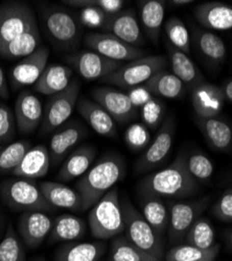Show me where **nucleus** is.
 Returning <instances> with one entry per match:
<instances>
[{"label": "nucleus", "mask_w": 232, "mask_h": 261, "mask_svg": "<svg viewBox=\"0 0 232 261\" xmlns=\"http://www.w3.org/2000/svg\"><path fill=\"white\" fill-rule=\"evenodd\" d=\"M34 261H45L44 259H41V258H39V259H36V260H34Z\"/></svg>", "instance_id": "4d7b16f0"}, {"label": "nucleus", "mask_w": 232, "mask_h": 261, "mask_svg": "<svg viewBox=\"0 0 232 261\" xmlns=\"http://www.w3.org/2000/svg\"><path fill=\"white\" fill-rule=\"evenodd\" d=\"M155 97H165L175 99L181 97L185 92L184 83L173 72L162 70L156 73L143 84Z\"/></svg>", "instance_id": "72a5a7b5"}, {"label": "nucleus", "mask_w": 232, "mask_h": 261, "mask_svg": "<svg viewBox=\"0 0 232 261\" xmlns=\"http://www.w3.org/2000/svg\"><path fill=\"white\" fill-rule=\"evenodd\" d=\"M80 90L81 83L78 80H72L65 90L48 98L41 124V135L54 133L56 129L69 120L76 107Z\"/></svg>", "instance_id": "6e6552de"}, {"label": "nucleus", "mask_w": 232, "mask_h": 261, "mask_svg": "<svg viewBox=\"0 0 232 261\" xmlns=\"http://www.w3.org/2000/svg\"><path fill=\"white\" fill-rule=\"evenodd\" d=\"M166 48L173 73L180 79L185 86L194 89L195 87L205 82L201 71L186 54L175 48L170 43L166 44Z\"/></svg>", "instance_id": "c756f323"}, {"label": "nucleus", "mask_w": 232, "mask_h": 261, "mask_svg": "<svg viewBox=\"0 0 232 261\" xmlns=\"http://www.w3.org/2000/svg\"><path fill=\"white\" fill-rule=\"evenodd\" d=\"M64 61L68 64V67L86 81L101 80L125 64L112 61L90 49L69 54L64 57Z\"/></svg>", "instance_id": "9b49d317"}, {"label": "nucleus", "mask_w": 232, "mask_h": 261, "mask_svg": "<svg viewBox=\"0 0 232 261\" xmlns=\"http://www.w3.org/2000/svg\"><path fill=\"white\" fill-rule=\"evenodd\" d=\"M106 251V245L94 243H70L62 246L55 256V261H99Z\"/></svg>", "instance_id": "2f4dec72"}, {"label": "nucleus", "mask_w": 232, "mask_h": 261, "mask_svg": "<svg viewBox=\"0 0 232 261\" xmlns=\"http://www.w3.org/2000/svg\"><path fill=\"white\" fill-rule=\"evenodd\" d=\"M141 214L144 220L150 224L155 232L163 237L168 228L170 222V211L164 202L159 198L142 197L140 203Z\"/></svg>", "instance_id": "f704fd0d"}, {"label": "nucleus", "mask_w": 232, "mask_h": 261, "mask_svg": "<svg viewBox=\"0 0 232 261\" xmlns=\"http://www.w3.org/2000/svg\"><path fill=\"white\" fill-rule=\"evenodd\" d=\"M88 222L97 239H109L124 232L123 214L117 187H113L90 209Z\"/></svg>", "instance_id": "20e7f679"}, {"label": "nucleus", "mask_w": 232, "mask_h": 261, "mask_svg": "<svg viewBox=\"0 0 232 261\" xmlns=\"http://www.w3.org/2000/svg\"><path fill=\"white\" fill-rule=\"evenodd\" d=\"M225 241H226L228 249L232 252V228L226 231V233H225Z\"/></svg>", "instance_id": "864d4df0"}, {"label": "nucleus", "mask_w": 232, "mask_h": 261, "mask_svg": "<svg viewBox=\"0 0 232 261\" xmlns=\"http://www.w3.org/2000/svg\"><path fill=\"white\" fill-rule=\"evenodd\" d=\"M213 215L223 223H232V187L226 189L212 207Z\"/></svg>", "instance_id": "de8ad7c7"}, {"label": "nucleus", "mask_w": 232, "mask_h": 261, "mask_svg": "<svg viewBox=\"0 0 232 261\" xmlns=\"http://www.w3.org/2000/svg\"><path fill=\"white\" fill-rule=\"evenodd\" d=\"M171 4L175 7H183L189 4H194V2L193 0H173V2H171Z\"/></svg>", "instance_id": "5fc2aeb1"}, {"label": "nucleus", "mask_w": 232, "mask_h": 261, "mask_svg": "<svg viewBox=\"0 0 232 261\" xmlns=\"http://www.w3.org/2000/svg\"><path fill=\"white\" fill-rule=\"evenodd\" d=\"M110 16H108L104 11H101L98 7L92 6L83 8L80 11L79 14V21L80 23L83 24L84 27H86L88 29H104V27L106 25L107 21Z\"/></svg>", "instance_id": "a18cd8bd"}, {"label": "nucleus", "mask_w": 232, "mask_h": 261, "mask_svg": "<svg viewBox=\"0 0 232 261\" xmlns=\"http://www.w3.org/2000/svg\"><path fill=\"white\" fill-rule=\"evenodd\" d=\"M164 31L168 39L167 43L186 55L191 53V37L181 19L176 17L168 19L164 24Z\"/></svg>", "instance_id": "ea45409f"}, {"label": "nucleus", "mask_w": 232, "mask_h": 261, "mask_svg": "<svg viewBox=\"0 0 232 261\" xmlns=\"http://www.w3.org/2000/svg\"><path fill=\"white\" fill-rule=\"evenodd\" d=\"M195 17L205 29L229 31L232 29V6L224 3H204L196 7Z\"/></svg>", "instance_id": "b1692460"}, {"label": "nucleus", "mask_w": 232, "mask_h": 261, "mask_svg": "<svg viewBox=\"0 0 232 261\" xmlns=\"http://www.w3.org/2000/svg\"><path fill=\"white\" fill-rule=\"evenodd\" d=\"M126 173L125 160L117 153L105 154L76 182L82 199V212L91 209L105 194L122 181Z\"/></svg>", "instance_id": "f03ea898"}, {"label": "nucleus", "mask_w": 232, "mask_h": 261, "mask_svg": "<svg viewBox=\"0 0 232 261\" xmlns=\"http://www.w3.org/2000/svg\"><path fill=\"white\" fill-rule=\"evenodd\" d=\"M166 66L167 60L164 56H145L124 64L119 69L101 79V82L122 89H132L143 85L156 73L165 70Z\"/></svg>", "instance_id": "0eeeda50"}, {"label": "nucleus", "mask_w": 232, "mask_h": 261, "mask_svg": "<svg viewBox=\"0 0 232 261\" xmlns=\"http://www.w3.org/2000/svg\"><path fill=\"white\" fill-rule=\"evenodd\" d=\"M109 261H163L145 253L125 235H117L111 244Z\"/></svg>", "instance_id": "e433bc0d"}, {"label": "nucleus", "mask_w": 232, "mask_h": 261, "mask_svg": "<svg viewBox=\"0 0 232 261\" xmlns=\"http://www.w3.org/2000/svg\"><path fill=\"white\" fill-rule=\"evenodd\" d=\"M93 4L108 16H114L122 11L125 2L123 0H93Z\"/></svg>", "instance_id": "8fccbe9b"}, {"label": "nucleus", "mask_w": 232, "mask_h": 261, "mask_svg": "<svg viewBox=\"0 0 232 261\" xmlns=\"http://www.w3.org/2000/svg\"><path fill=\"white\" fill-rule=\"evenodd\" d=\"M16 118L11 108L0 102V145L10 142L16 134Z\"/></svg>", "instance_id": "49530a36"}, {"label": "nucleus", "mask_w": 232, "mask_h": 261, "mask_svg": "<svg viewBox=\"0 0 232 261\" xmlns=\"http://www.w3.org/2000/svg\"><path fill=\"white\" fill-rule=\"evenodd\" d=\"M49 50L39 47L34 54L18 62L11 71V84L14 89L35 85L47 66Z\"/></svg>", "instance_id": "dca6fc26"}, {"label": "nucleus", "mask_w": 232, "mask_h": 261, "mask_svg": "<svg viewBox=\"0 0 232 261\" xmlns=\"http://www.w3.org/2000/svg\"><path fill=\"white\" fill-rule=\"evenodd\" d=\"M54 220L43 211H28L20 215L18 232L29 248H38L53 229Z\"/></svg>", "instance_id": "a211bd4d"}, {"label": "nucleus", "mask_w": 232, "mask_h": 261, "mask_svg": "<svg viewBox=\"0 0 232 261\" xmlns=\"http://www.w3.org/2000/svg\"><path fill=\"white\" fill-rule=\"evenodd\" d=\"M120 204L123 214L125 236L131 243L145 253L163 260L165 254L162 242L163 237L155 232L128 199L123 198Z\"/></svg>", "instance_id": "423d86ee"}, {"label": "nucleus", "mask_w": 232, "mask_h": 261, "mask_svg": "<svg viewBox=\"0 0 232 261\" xmlns=\"http://www.w3.org/2000/svg\"><path fill=\"white\" fill-rule=\"evenodd\" d=\"M132 102V105L136 109H140L143 107L147 101H150L155 96L147 90L144 85H140L137 87H134L132 89H129V92L126 93Z\"/></svg>", "instance_id": "09e8293b"}, {"label": "nucleus", "mask_w": 232, "mask_h": 261, "mask_svg": "<svg viewBox=\"0 0 232 261\" xmlns=\"http://www.w3.org/2000/svg\"><path fill=\"white\" fill-rule=\"evenodd\" d=\"M39 187L44 199L53 207L82 212V199L76 190L62 183L50 181L41 182Z\"/></svg>", "instance_id": "bb28decb"}, {"label": "nucleus", "mask_w": 232, "mask_h": 261, "mask_svg": "<svg viewBox=\"0 0 232 261\" xmlns=\"http://www.w3.org/2000/svg\"><path fill=\"white\" fill-rule=\"evenodd\" d=\"M165 103L158 97L152 98L140 108V117L142 123L151 129L159 128L164 121Z\"/></svg>", "instance_id": "37998d69"}, {"label": "nucleus", "mask_w": 232, "mask_h": 261, "mask_svg": "<svg viewBox=\"0 0 232 261\" xmlns=\"http://www.w3.org/2000/svg\"><path fill=\"white\" fill-rule=\"evenodd\" d=\"M17 129L21 134H31L42 124L44 108L41 100L30 90H22L15 102Z\"/></svg>", "instance_id": "f3484780"}, {"label": "nucleus", "mask_w": 232, "mask_h": 261, "mask_svg": "<svg viewBox=\"0 0 232 261\" xmlns=\"http://www.w3.org/2000/svg\"><path fill=\"white\" fill-rule=\"evenodd\" d=\"M196 123L202 132L206 142L214 149L226 151L232 145V127L224 119L217 117H196Z\"/></svg>", "instance_id": "393cba45"}, {"label": "nucleus", "mask_w": 232, "mask_h": 261, "mask_svg": "<svg viewBox=\"0 0 232 261\" xmlns=\"http://www.w3.org/2000/svg\"><path fill=\"white\" fill-rule=\"evenodd\" d=\"M220 249L219 244L209 249L181 244L168 250L164 254L163 261H216Z\"/></svg>", "instance_id": "c9c22d12"}, {"label": "nucleus", "mask_w": 232, "mask_h": 261, "mask_svg": "<svg viewBox=\"0 0 232 261\" xmlns=\"http://www.w3.org/2000/svg\"><path fill=\"white\" fill-rule=\"evenodd\" d=\"M73 70L62 64L47 65L43 73L34 85V89L40 94L55 95L65 90L71 83Z\"/></svg>", "instance_id": "a878e982"}, {"label": "nucleus", "mask_w": 232, "mask_h": 261, "mask_svg": "<svg viewBox=\"0 0 232 261\" xmlns=\"http://www.w3.org/2000/svg\"><path fill=\"white\" fill-rule=\"evenodd\" d=\"M186 166L191 176L201 183L210 181L214 175V164L207 156L201 151H193L186 155Z\"/></svg>", "instance_id": "a19ab883"}, {"label": "nucleus", "mask_w": 232, "mask_h": 261, "mask_svg": "<svg viewBox=\"0 0 232 261\" xmlns=\"http://www.w3.org/2000/svg\"><path fill=\"white\" fill-rule=\"evenodd\" d=\"M96 156V149L91 144H82L75 147L63 161L57 179L60 182H69L80 178L88 171Z\"/></svg>", "instance_id": "4be33fe9"}, {"label": "nucleus", "mask_w": 232, "mask_h": 261, "mask_svg": "<svg viewBox=\"0 0 232 261\" xmlns=\"http://www.w3.org/2000/svg\"><path fill=\"white\" fill-rule=\"evenodd\" d=\"M215 230L210 221L204 216L199 217L188 230L183 244L200 249H209L216 245Z\"/></svg>", "instance_id": "4c0bfd02"}, {"label": "nucleus", "mask_w": 232, "mask_h": 261, "mask_svg": "<svg viewBox=\"0 0 232 261\" xmlns=\"http://www.w3.org/2000/svg\"><path fill=\"white\" fill-rule=\"evenodd\" d=\"M87 225L81 217L73 214H61L54 220L50 242H72L86 235Z\"/></svg>", "instance_id": "7c9ffc66"}, {"label": "nucleus", "mask_w": 232, "mask_h": 261, "mask_svg": "<svg viewBox=\"0 0 232 261\" xmlns=\"http://www.w3.org/2000/svg\"><path fill=\"white\" fill-rule=\"evenodd\" d=\"M225 96L222 88L210 83H202L193 89L192 103L198 117H217L223 110Z\"/></svg>", "instance_id": "aec40b11"}, {"label": "nucleus", "mask_w": 232, "mask_h": 261, "mask_svg": "<svg viewBox=\"0 0 232 261\" xmlns=\"http://www.w3.org/2000/svg\"><path fill=\"white\" fill-rule=\"evenodd\" d=\"M152 136L149 128L143 123L135 122L126 128L124 133V142L132 150L139 151L149 146Z\"/></svg>", "instance_id": "c03bdc74"}, {"label": "nucleus", "mask_w": 232, "mask_h": 261, "mask_svg": "<svg viewBox=\"0 0 232 261\" xmlns=\"http://www.w3.org/2000/svg\"><path fill=\"white\" fill-rule=\"evenodd\" d=\"M175 130L176 123L174 116H167L143 155L137 160L135 170L138 173L152 170L164 161L172 149Z\"/></svg>", "instance_id": "ddd939ff"}, {"label": "nucleus", "mask_w": 232, "mask_h": 261, "mask_svg": "<svg viewBox=\"0 0 232 261\" xmlns=\"http://www.w3.org/2000/svg\"><path fill=\"white\" fill-rule=\"evenodd\" d=\"M194 39L201 55L214 66L222 65L227 57V48L224 41L216 34L195 29Z\"/></svg>", "instance_id": "473e14b6"}, {"label": "nucleus", "mask_w": 232, "mask_h": 261, "mask_svg": "<svg viewBox=\"0 0 232 261\" xmlns=\"http://www.w3.org/2000/svg\"><path fill=\"white\" fill-rule=\"evenodd\" d=\"M41 35L38 23L33 24L27 32L18 36L3 48H0V58L6 60L24 59L41 47Z\"/></svg>", "instance_id": "cd10ccee"}, {"label": "nucleus", "mask_w": 232, "mask_h": 261, "mask_svg": "<svg viewBox=\"0 0 232 261\" xmlns=\"http://www.w3.org/2000/svg\"><path fill=\"white\" fill-rule=\"evenodd\" d=\"M76 109L80 115L95 133L107 138L117 136L116 122L100 105L87 97H80L76 102Z\"/></svg>", "instance_id": "412c9836"}, {"label": "nucleus", "mask_w": 232, "mask_h": 261, "mask_svg": "<svg viewBox=\"0 0 232 261\" xmlns=\"http://www.w3.org/2000/svg\"><path fill=\"white\" fill-rule=\"evenodd\" d=\"M221 88L224 93L225 99L232 103V79L229 80L226 84H224V86L221 87Z\"/></svg>", "instance_id": "603ef678"}, {"label": "nucleus", "mask_w": 232, "mask_h": 261, "mask_svg": "<svg viewBox=\"0 0 232 261\" xmlns=\"http://www.w3.org/2000/svg\"><path fill=\"white\" fill-rule=\"evenodd\" d=\"M137 189L141 197L183 199L197 193L199 185L188 172L186 154L181 151L171 165L141 180Z\"/></svg>", "instance_id": "f257e3e1"}, {"label": "nucleus", "mask_w": 232, "mask_h": 261, "mask_svg": "<svg viewBox=\"0 0 232 261\" xmlns=\"http://www.w3.org/2000/svg\"><path fill=\"white\" fill-rule=\"evenodd\" d=\"M209 203V197L193 201L170 203L168 205L170 222H168L167 235L173 246L183 244L188 230L191 229L199 217L202 216Z\"/></svg>", "instance_id": "1a4fd4ad"}, {"label": "nucleus", "mask_w": 232, "mask_h": 261, "mask_svg": "<svg viewBox=\"0 0 232 261\" xmlns=\"http://www.w3.org/2000/svg\"><path fill=\"white\" fill-rule=\"evenodd\" d=\"M84 44L104 57L116 62H132L146 56V51L126 44L108 33H90L84 38Z\"/></svg>", "instance_id": "f8f14e48"}, {"label": "nucleus", "mask_w": 232, "mask_h": 261, "mask_svg": "<svg viewBox=\"0 0 232 261\" xmlns=\"http://www.w3.org/2000/svg\"><path fill=\"white\" fill-rule=\"evenodd\" d=\"M0 261H25V251L12 225H9L0 243Z\"/></svg>", "instance_id": "79ce46f5"}, {"label": "nucleus", "mask_w": 232, "mask_h": 261, "mask_svg": "<svg viewBox=\"0 0 232 261\" xmlns=\"http://www.w3.org/2000/svg\"><path fill=\"white\" fill-rule=\"evenodd\" d=\"M94 101L100 105L106 110L115 122L124 124L138 115V109H136L128 94L118 91L109 87H97L90 92Z\"/></svg>", "instance_id": "2eb2a0df"}, {"label": "nucleus", "mask_w": 232, "mask_h": 261, "mask_svg": "<svg viewBox=\"0 0 232 261\" xmlns=\"http://www.w3.org/2000/svg\"><path fill=\"white\" fill-rule=\"evenodd\" d=\"M138 7L141 24L145 34L153 44L157 45L164 21L165 2H162V0H142V2H138Z\"/></svg>", "instance_id": "c85d7f7f"}, {"label": "nucleus", "mask_w": 232, "mask_h": 261, "mask_svg": "<svg viewBox=\"0 0 232 261\" xmlns=\"http://www.w3.org/2000/svg\"><path fill=\"white\" fill-rule=\"evenodd\" d=\"M3 147H4L3 145H0V150H2V149H3Z\"/></svg>", "instance_id": "13d9d810"}, {"label": "nucleus", "mask_w": 232, "mask_h": 261, "mask_svg": "<svg viewBox=\"0 0 232 261\" xmlns=\"http://www.w3.org/2000/svg\"><path fill=\"white\" fill-rule=\"evenodd\" d=\"M87 134L86 126L78 119L68 120L56 129L48 146L51 165L57 167L60 163H63Z\"/></svg>", "instance_id": "4468645a"}, {"label": "nucleus", "mask_w": 232, "mask_h": 261, "mask_svg": "<svg viewBox=\"0 0 232 261\" xmlns=\"http://www.w3.org/2000/svg\"><path fill=\"white\" fill-rule=\"evenodd\" d=\"M35 23V13L27 3L10 0L0 4V48Z\"/></svg>", "instance_id": "9d476101"}, {"label": "nucleus", "mask_w": 232, "mask_h": 261, "mask_svg": "<svg viewBox=\"0 0 232 261\" xmlns=\"http://www.w3.org/2000/svg\"><path fill=\"white\" fill-rule=\"evenodd\" d=\"M42 28L54 47L61 53H74L82 39L80 21L61 6L44 5L40 9Z\"/></svg>", "instance_id": "7ed1b4c3"}, {"label": "nucleus", "mask_w": 232, "mask_h": 261, "mask_svg": "<svg viewBox=\"0 0 232 261\" xmlns=\"http://www.w3.org/2000/svg\"><path fill=\"white\" fill-rule=\"evenodd\" d=\"M3 224H4V220H3V216L2 213H0V230L3 229Z\"/></svg>", "instance_id": "6e6d98bb"}, {"label": "nucleus", "mask_w": 232, "mask_h": 261, "mask_svg": "<svg viewBox=\"0 0 232 261\" xmlns=\"http://www.w3.org/2000/svg\"><path fill=\"white\" fill-rule=\"evenodd\" d=\"M0 199L14 211H43L56 210L42 194L39 185L34 180L23 178L9 179L0 183Z\"/></svg>", "instance_id": "39448f33"}, {"label": "nucleus", "mask_w": 232, "mask_h": 261, "mask_svg": "<svg viewBox=\"0 0 232 261\" xmlns=\"http://www.w3.org/2000/svg\"><path fill=\"white\" fill-rule=\"evenodd\" d=\"M32 143L28 140H19L10 143L0 150V175L12 173L27 155Z\"/></svg>", "instance_id": "58836bf2"}, {"label": "nucleus", "mask_w": 232, "mask_h": 261, "mask_svg": "<svg viewBox=\"0 0 232 261\" xmlns=\"http://www.w3.org/2000/svg\"><path fill=\"white\" fill-rule=\"evenodd\" d=\"M9 97V88L7 84V77L3 67L0 66V100Z\"/></svg>", "instance_id": "3c124183"}, {"label": "nucleus", "mask_w": 232, "mask_h": 261, "mask_svg": "<svg viewBox=\"0 0 232 261\" xmlns=\"http://www.w3.org/2000/svg\"><path fill=\"white\" fill-rule=\"evenodd\" d=\"M102 31L114 35L126 44L137 48L145 44L136 14L132 10L121 11L117 15L110 16Z\"/></svg>", "instance_id": "6ab92c4d"}, {"label": "nucleus", "mask_w": 232, "mask_h": 261, "mask_svg": "<svg viewBox=\"0 0 232 261\" xmlns=\"http://www.w3.org/2000/svg\"><path fill=\"white\" fill-rule=\"evenodd\" d=\"M51 163L48 147L44 144L32 146L21 161L19 166L12 172L17 178L36 180L47 175Z\"/></svg>", "instance_id": "5701e85b"}]
</instances>
